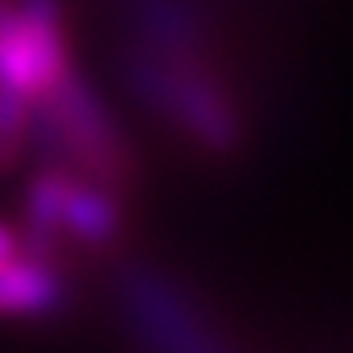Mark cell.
I'll return each mask as SVG.
<instances>
[{"mask_svg": "<svg viewBox=\"0 0 353 353\" xmlns=\"http://www.w3.org/2000/svg\"><path fill=\"white\" fill-rule=\"evenodd\" d=\"M29 132H33V99L0 83V173H8L25 157Z\"/></svg>", "mask_w": 353, "mask_h": 353, "instance_id": "ba28073f", "label": "cell"}, {"mask_svg": "<svg viewBox=\"0 0 353 353\" xmlns=\"http://www.w3.org/2000/svg\"><path fill=\"white\" fill-rule=\"evenodd\" d=\"M128 37L157 50H205V12L197 0H119Z\"/></svg>", "mask_w": 353, "mask_h": 353, "instance_id": "52a82bcc", "label": "cell"}, {"mask_svg": "<svg viewBox=\"0 0 353 353\" xmlns=\"http://www.w3.org/2000/svg\"><path fill=\"white\" fill-rule=\"evenodd\" d=\"M29 148H41L46 165H66L90 181L111 185L115 193L132 189L136 176V157L119 119L79 66H70L33 103Z\"/></svg>", "mask_w": 353, "mask_h": 353, "instance_id": "7a4b0ae2", "label": "cell"}, {"mask_svg": "<svg viewBox=\"0 0 353 353\" xmlns=\"http://www.w3.org/2000/svg\"><path fill=\"white\" fill-rule=\"evenodd\" d=\"M70 58L66 0H0V83L33 103L54 87Z\"/></svg>", "mask_w": 353, "mask_h": 353, "instance_id": "5b68a950", "label": "cell"}, {"mask_svg": "<svg viewBox=\"0 0 353 353\" xmlns=\"http://www.w3.org/2000/svg\"><path fill=\"white\" fill-rule=\"evenodd\" d=\"M66 308V275L50 255L21 251L0 263V316L46 321Z\"/></svg>", "mask_w": 353, "mask_h": 353, "instance_id": "8992f818", "label": "cell"}, {"mask_svg": "<svg viewBox=\"0 0 353 353\" xmlns=\"http://www.w3.org/2000/svg\"><path fill=\"white\" fill-rule=\"evenodd\" d=\"M21 247L33 255H58L62 243L103 251L123 230V201L111 185L90 181L66 165H46L25 185Z\"/></svg>", "mask_w": 353, "mask_h": 353, "instance_id": "3957f363", "label": "cell"}, {"mask_svg": "<svg viewBox=\"0 0 353 353\" xmlns=\"http://www.w3.org/2000/svg\"><path fill=\"white\" fill-rule=\"evenodd\" d=\"M25 247H21V230H12L8 222H0V263L4 259H12V255H21Z\"/></svg>", "mask_w": 353, "mask_h": 353, "instance_id": "9c48e42d", "label": "cell"}, {"mask_svg": "<svg viewBox=\"0 0 353 353\" xmlns=\"http://www.w3.org/2000/svg\"><path fill=\"white\" fill-rule=\"evenodd\" d=\"M123 312L152 353H234L205 308L157 267H128L119 279Z\"/></svg>", "mask_w": 353, "mask_h": 353, "instance_id": "277c9868", "label": "cell"}, {"mask_svg": "<svg viewBox=\"0 0 353 353\" xmlns=\"http://www.w3.org/2000/svg\"><path fill=\"white\" fill-rule=\"evenodd\" d=\"M115 66L123 90L205 157H234L243 148V111L205 50H157L128 37Z\"/></svg>", "mask_w": 353, "mask_h": 353, "instance_id": "6da1fadb", "label": "cell"}]
</instances>
